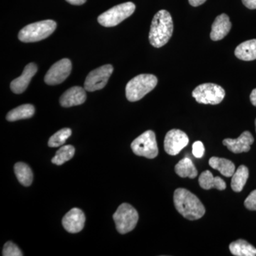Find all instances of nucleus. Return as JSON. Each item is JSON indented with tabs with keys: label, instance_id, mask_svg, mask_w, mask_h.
I'll use <instances>...</instances> for the list:
<instances>
[{
	"label": "nucleus",
	"instance_id": "nucleus-1",
	"mask_svg": "<svg viewBox=\"0 0 256 256\" xmlns=\"http://www.w3.org/2000/svg\"><path fill=\"white\" fill-rule=\"evenodd\" d=\"M174 204L178 213L190 220H200L206 212L203 204L198 197L186 188H180L175 190Z\"/></svg>",
	"mask_w": 256,
	"mask_h": 256
},
{
	"label": "nucleus",
	"instance_id": "nucleus-2",
	"mask_svg": "<svg viewBox=\"0 0 256 256\" xmlns=\"http://www.w3.org/2000/svg\"><path fill=\"white\" fill-rule=\"evenodd\" d=\"M174 24L169 12L160 10L153 18L149 40L152 46L160 48L169 42L172 36Z\"/></svg>",
	"mask_w": 256,
	"mask_h": 256
},
{
	"label": "nucleus",
	"instance_id": "nucleus-3",
	"mask_svg": "<svg viewBox=\"0 0 256 256\" xmlns=\"http://www.w3.org/2000/svg\"><path fill=\"white\" fill-rule=\"evenodd\" d=\"M158 78L152 74H140L131 79L126 88V98L130 102L141 100L158 84Z\"/></svg>",
	"mask_w": 256,
	"mask_h": 256
},
{
	"label": "nucleus",
	"instance_id": "nucleus-4",
	"mask_svg": "<svg viewBox=\"0 0 256 256\" xmlns=\"http://www.w3.org/2000/svg\"><path fill=\"white\" fill-rule=\"evenodd\" d=\"M56 26V22L50 20L30 24L20 30L18 38L24 43L42 41L52 35Z\"/></svg>",
	"mask_w": 256,
	"mask_h": 256
},
{
	"label": "nucleus",
	"instance_id": "nucleus-5",
	"mask_svg": "<svg viewBox=\"0 0 256 256\" xmlns=\"http://www.w3.org/2000/svg\"><path fill=\"white\" fill-rule=\"evenodd\" d=\"M134 10L136 5L131 2L116 5L100 14L98 18V22L106 28H112L130 16Z\"/></svg>",
	"mask_w": 256,
	"mask_h": 256
},
{
	"label": "nucleus",
	"instance_id": "nucleus-6",
	"mask_svg": "<svg viewBox=\"0 0 256 256\" xmlns=\"http://www.w3.org/2000/svg\"><path fill=\"white\" fill-rule=\"evenodd\" d=\"M116 229L121 234L130 232L137 225L139 215L134 207L127 203L122 204L114 214Z\"/></svg>",
	"mask_w": 256,
	"mask_h": 256
},
{
	"label": "nucleus",
	"instance_id": "nucleus-7",
	"mask_svg": "<svg viewBox=\"0 0 256 256\" xmlns=\"http://www.w3.org/2000/svg\"><path fill=\"white\" fill-rule=\"evenodd\" d=\"M226 96L224 89L217 84H203L198 86L192 92V96L198 104L217 105L224 100Z\"/></svg>",
	"mask_w": 256,
	"mask_h": 256
},
{
	"label": "nucleus",
	"instance_id": "nucleus-8",
	"mask_svg": "<svg viewBox=\"0 0 256 256\" xmlns=\"http://www.w3.org/2000/svg\"><path fill=\"white\" fill-rule=\"evenodd\" d=\"M133 152L138 156L154 159L158 156V143L156 133L148 130L134 140L131 144Z\"/></svg>",
	"mask_w": 256,
	"mask_h": 256
},
{
	"label": "nucleus",
	"instance_id": "nucleus-9",
	"mask_svg": "<svg viewBox=\"0 0 256 256\" xmlns=\"http://www.w3.org/2000/svg\"><path fill=\"white\" fill-rule=\"evenodd\" d=\"M114 72V67L110 64L102 66L94 69L87 76L84 82V88L88 92L104 88Z\"/></svg>",
	"mask_w": 256,
	"mask_h": 256
},
{
	"label": "nucleus",
	"instance_id": "nucleus-10",
	"mask_svg": "<svg viewBox=\"0 0 256 256\" xmlns=\"http://www.w3.org/2000/svg\"><path fill=\"white\" fill-rule=\"evenodd\" d=\"M72 64L68 58H63L53 64L47 72L44 82L50 86L58 85L68 78L72 72Z\"/></svg>",
	"mask_w": 256,
	"mask_h": 256
},
{
	"label": "nucleus",
	"instance_id": "nucleus-11",
	"mask_svg": "<svg viewBox=\"0 0 256 256\" xmlns=\"http://www.w3.org/2000/svg\"><path fill=\"white\" fill-rule=\"evenodd\" d=\"M188 142L190 140L186 133L180 130H171L165 136L164 150L170 156H178L182 150L188 146Z\"/></svg>",
	"mask_w": 256,
	"mask_h": 256
},
{
	"label": "nucleus",
	"instance_id": "nucleus-12",
	"mask_svg": "<svg viewBox=\"0 0 256 256\" xmlns=\"http://www.w3.org/2000/svg\"><path fill=\"white\" fill-rule=\"evenodd\" d=\"M85 220L84 212L78 208H74L64 216L62 224L64 228L69 233L76 234L84 228Z\"/></svg>",
	"mask_w": 256,
	"mask_h": 256
},
{
	"label": "nucleus",
	"instance_id": "nucleus-13",
	"mask_svg": "<svg viewBox=\"0 0 256 256\" xmlns=\"http://www.w3.org/2000/svg\"><path fill=\"white\" fill-rule=\"evenodd\" d=\"M254 142V138L248 131L242 132L237 139L227 138L223 141L224 146H227L229 150L235 154L247 152L250 150V146Z\"/></svg>",
	"mask_w": 256,
	"mask_h": 256
},
{
	"label": "nucleus",
	"instance_id": "nucleus-14",
	"mask_svg": "<svg viewBox=\"0 0 256 256\" xmlns=\"http://www.w3.org/2000/svg\"><path fill=\"white\" fill-rule=\"evenodd\" d=\"M37 70H38V68H37L36 64H28L24 69L22 74L11 82L10 88H11L12 92L16 94H21L24 92L28 88L32 78L36 74Z\"/></svg>",
	"mask_w": 256,
	"mask_h": 256
},
{
	"label": "nucleus",
	"instance_id": "nucleus-15",
	"mask_svg": "<svg viewBox=\"0 0 256 256\" xmlns=\"http://www.w3.org/2000/svg\"><path fill=\"white\" fill-rule=\"evenodd\" d=\"M85 88L74 86L68 89L60 98V106L65 108L82 105L86 100Z\"/></svg>",
	"mask_w": 256,
	"mask_h": 256
},
{
	"label": "nucleus",
	"instance_id": "nucleus-16",
	"mask_svg": "<svg viewBox=\"0 0 256 256\" xmlns=\"http://www.w3.org/2000/svg\"><path fill=\"white\" fill-rule=\"evenodd\" d=\"M232 24L228 15L222 14L217 16L212 24L210 37L213 41H220L226 36Z\"/></svg>",
	"mask_w": 256,
	"mask_h": 256
},
{
	"label": "nucleus",
	"instance_id": "nucleus-17",
	"mask_svg": "<svg viewBox=\"0 0 256 256\" xmlns=\"http://www.w3.org/2000/svg\"><path fill=\"white\" fill-rule=\"evenodd\" d=\"M198 183L200 186L205 190H210L212 188L216 190H223L226 188V184L220 176H214L212 173L208 170L203 172L198 178Z\"/></svg>",
	"mask_w": 256,
	"mask_h": 256
},
{
	"label": "nucleus",
	"instance_id": "nucleus-18",
	"mask_svg": "<svg viewBox=\"0 0 256 256\" xmlns=\"http://www.w3.org/2000/svg\"><path fill=\"white\" fill-rule=\"evenodd\" d=\"M235 55L239 60H256V40L242 42L236 47Z\"/></svg>",
	"mask_w": 256,
	"mask_h": 256
},
{
	"label": "nucleus",
	"instance_id": "nucleus-19",
	"mask_svg": "<svg viewBox=\"0 0 256 256\" xmlns=\"http://www.w3.org/2000/svg\"><path fill=\"white\" fill-rule=\"evenodd\" d=\"M208 164L213 169L218 170L220 174L226 178H230L235 172V164L230 160L224 158L212 156L208 161Z\"/></svg>",
	"mask_w": 256,
	"mask_h": 256
},
{
	"label": "nucleus",
	"instance_id": "nucleus-20",
	"mask_svg": "<svg viewBox=\"0 0 256 256\" xmlns=\"http://www.w3.org/2000/svg\"><path fill=\"white\" fill-rule=\"evenodd\" d=\"M230 252L236 256H256V248L246 240L239 239L229 246Z\"/></svg>",
	"mask_w": 256,
	"mask_h": 256
},
{
	"label": "nucleus",
	"instance_id": "nucleus-21",
	"mask_svg": "<svg viewBox=\"0 0 256 256\" xmlns=\"http://www.w3.org/2000/svg\"><path fill=\"white\" fill-rule=\"evenodd\" d=\"M175 172L180 178H194L198 174V171L191 160L188 158L180 160L174 168Z\"/></svg>",
	"mask_w": 256,
	"mask_h": 256
},
{
	"label": "nucleus",
	"instance_id": "nucleus-22",
	"mask_svg": "<svg viewBox=\"0 0 256 256\" xmlns=\"http://www.w3.org/2000/svg\"><path fill=\"white\" fill-rule=\"evenodd\" d=\"M35 108L31 104H24L10 111L6 114V118L10 122L28 119L34 114Z\"/></svg>",
	"mask_w": 256,
	"mask_h": 256
},
{
	"label": "nucleus",
	"instance_id": "nucleus-23",
	"mask_svg": "<svg viewBox=\"0 0 256 256\" xmlns=\"http://www.w3.org/2000/svg\"><path fill=\"white\" fill-rule=\"evenodd\" d=\"M249 176V171L245 165H240L232 176L230 186L235 192H242Z\"/></svg>",
	"mask_w": 256,
	"mask_h": 256
},
{
	"label": "nucleus",
	"instance_id": "nucleus-24",
	"mask_svg": "<svg viewBox=\"0 0 256 256\" xmlns=\"http://www.w3.org/2000/svg\"><path fill=\"white\" fill-rule=\"evenodd\" d=\"M14 172L18 181L25 186L32 184L33 173L31 168L24 162H18L14 165Z\"/></svg>",
	"mask_w": 256,
	"mask_h": 256
},
{
	"label": "nucleus",
	"instance_id": "nucleus-25",
	"mask_svg": "<svg viewBox=\"0 0 256 256\" xmlns=\"http://www.w3.org/2000/svg\"><path fill=\"white\" fill-rule=\"evenodd\" d=\"M75 154V148L72 146H65L60 148L56 153L55 156L52 158L53 164L62 165L66 162L72 160Z\"/></svg>",
	"mask_w": 256,
	"mask_h": 256
},
{
	"label": "nucleus",
	"instance_id": "nucleus-26",
	"mask_svg": "<svg viewBox=\"0 0 256 256\" xmlns=\"http://www.w3.org/2000/svg\"><path fill=\"white\" fill-rule=\"evenodd\" d=\"M70 128H63L54 134L48 140V144L50 148H57L64 144L66 140L72 136Z\"/></svg>",
	"mask_w": 256,
	"mask_h": 256
},
{
	"label": "nucleus",
	"instance_id": "nucleus-27",
	"mask_svg": "<svg viewBox=\"0 0 256 256\" xmlns=\"http://www.w3.org/2000/svg\"><path fill=\"white\" fill-rule=\"evenodd\" d=\"M2 255L4 256H22L23 254L18 246L12 242H6L3 248Z\"/></svg>",
	"mask_w": 256,
	"mask_h": 256
},
{
	"label": "nucleus",
	"instance_id": "nucleus-28",
	"mask_svg": "<svg viewBox=\"0 0 256 256\" xmlns=\"http://www.w3.org/2000/svg\"><path fill=\"white\" fill-rule=\"evenodd\" d=\"M244 206L247 210H256V190L250 192V194L244 202Z\"/></svg>",
	"mask_w": 256,
	"mask_h": 256
},
{
	"label": "nucleus",
	"instance_id": "nucleus-29",
	"mask_svg": "<svg viewBox=\"0 0 256 256\" xmlns=\"http://www.w3.org/2000/svg\"><path fill=\"white\" fill-rule=\"evenodd\" d=\"M204 146L201 141H196L192 146V154L196 158H201L204 154Z\"/></svg>",
	"mask_w": 256,
	"mask_h": 256
},
{
	"label": "nucleus",
	"instance_id": "nucleus-30",
	"mask_svg": "<svg viewBox=\"0 0 256 256\" xmlns=\"http://www.w3.org/2000/svg\"><path fill=\"white\" fill-rule=\"evenodd\" d=\"M242 2L248 9H256V0H242Z\"/></svg>",
	"mask_w": 256,
	"mask_h": 256
},
{
	"label": "nucleus",
	"instance_id": "nucleus-31",
	"mask_svg": "<svg viewBox=\"0 0 256 256\" xmlns=\"http://www.w3.org/2000/svg\"><path fill=\"white\" fill-rule=\"evenodd\" d=\"M206 0H188L190 4L193 6H198L203 4Z\"/></svg>",
	"mask_w": 256,
	"mask_h": 256
},
{
	"label": "nucleus",
	"instance_id": "nucleus-32",
	"mask_svg": "<svg viewBox=\"0 0 256 256\" xmlns=\"http://www.w3.org/2000/svg\"><path fill=\"white\" fill-rule=\"evenodd\" d=\"M69 4L73 5H82L85 4L87 0H66Z\"/></svg>",
	"mask_w": 256,
	"mask_h": 256
},
{
	"label": "nucleus",
	"instance_id": "nucleus-33",
	"mask_svg": "<svg viewBox=\"0 0 256 256\" xmlns=\"http://www.w3.org/2000/svg\"><path fill=\"white\" fill-rule=\"evenodd\" d=\"M250 100L252 104L256 107V88L252 90L250 96Z\"/></svg>",
	"mask_w": 256,
	"mask_h": 256
},
{
	"label": "nucleus",
	"instance_id": "nucleus-34",
	"mask_svg": "<svg viewBox=\"0 0 256 256\" xmlns=\"http://www.w3.org/2000/svg\"><path fill=\"white\" fill-rule=\"evenodd\" d=\"M255 124H256V121H255Z\"/></svg>",
	"mask_w": 256,
	"mask_h": 256
}]
</instances>
